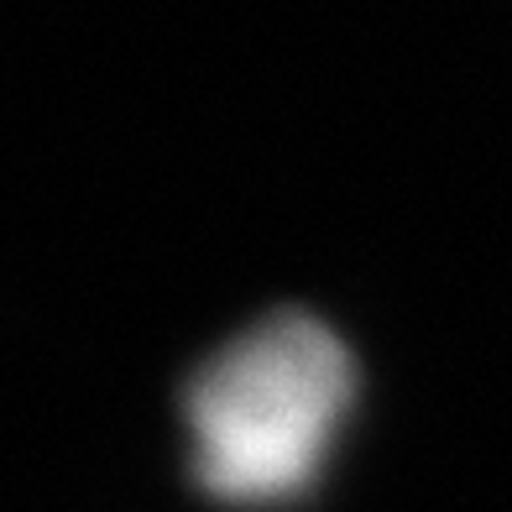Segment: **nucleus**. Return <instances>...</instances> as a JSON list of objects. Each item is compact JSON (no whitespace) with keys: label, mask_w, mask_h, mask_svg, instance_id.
<instances>
[{"label":"nucleus","mask_w":512,"mask_h":512,"mask_svg":"<svg viewBox=\"0 0 512 512\" xmlns=\"http://www.w3.org/2000/svg\"><path fill=\"white\" fill-rule=\"evenodd\" d=\"M356 403V361L314 314H272L215 351L183 392L209 497L267 507L309 492Z\"/></svg>","instance_id":"1"}]
</instances>
